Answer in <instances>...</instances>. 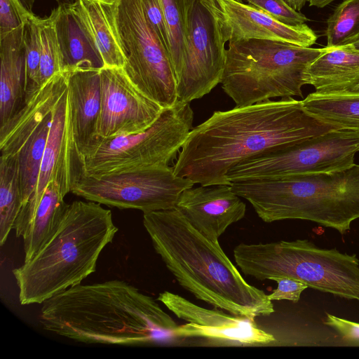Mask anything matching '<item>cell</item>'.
<instances>
[{
  "mask_svg": "<svg viewBox=\"0 0 359 359\" xmlns=\"http://www.w3.org/2000/svg\"><path fill=\"white\" fill-rule=\"evenodd\" d=\"M290 7L297 11H300L307 0H284Z\"/></svg>",
  "mask_w": 359,
  "mask_h": 359,
  "instance_id": "8d00e7d4",
  "label": "cell"
},
{
  "mask_svg": "<svg viewBox=\"0 0 359 359\" xmlns=\"http://www.w3.org/2000/svg\"><path fill=\"white\" fill-rule=\"evenodd\" d=\"M325 50L265 39L229 41L222 88L237 107L302 97L306 70Z\"/></svg>",
  "mask_w": 359,
  "mask_h": 359,
  "instance_id": "8992f818",
  "label": "cell"
},
{
  "mask_svg": "<svg viewBox=\"0 0 359 359\" xmlns=\"http://www.w3.org/2000/svg\"><path fill=\"white\" fill-rule=\"evenodd\" d=\"M189 103L177 102L163 110L143 132L112 137H98L78 156L80 172L103 175L169 166L193 128Z\"/></svg>",
  "mask_w": 359,
  "mask_h": 359,
  "instance_id": "ba28073f",
  "label": "cell"
},
{
  "mask_svg": "<svg viewBox=\"0 0 359 359\" xmlns=\"http://www.w3.org/2000/svg\"><path fill=\"white\" fill-rule=\"evenodd\" d=\"M43 328L85 343L142 346L177 327L150 296L121 280L72 286L43 302Z\"/></svg>",
  "mask_w": 359,
  "mask_h": 359,
  "instance_id": "7a4b0ae2",
  "label": "cell"
},
{
  "mask_svg": "<svg viewBox=\"0 0 359 359\" xmlns=\"http://www.w3.org/2000/svg\"><path fill=\"white\" fill-rule=\"evenodd\" d=\"M21 4L30 13H32V8L35 0H19Z\"/></svg>",
  "mask_w": 359,
  "mask_h": 359,
  "instance_id": "f35d334b",
  "label": "cell"
},
{
  "mask_svg": "<svg viewBox=\"0 0 359 359\" xmlns=\"http://www.w3.org/2000/svg\"><path fill=\"white\" fill-rule=\"evenodd\" d=\"M141 2L148 21L169 53V37L162 1L141 0Z\"/></svg>",
  "mask_w": 359,
  "mask_h": 359,
  "instance_id": "836d02e7",
  "label": "cell"
},
{
  "mask_svg": "<svg viewBox=\"0 0 359 359\" xmlns=\"http://www.w3.org/2000/svg\"><path fill=\"white\" fill-rule=\"evenodd\" d=\"M175 208L204 236L219 243L232 224L242 219L246 205L231 184L201 185L184 190Z\"/></svg>",
  "mask_w": 359,
  "mask_h": 359,
  "instance_id": "9a60e30c",
  "label": "cell"
},
{
  "mask_svg": "<svg viewBox=\"0 0 359 359\" xmlns=\"http://www.w3.org/2000/svg\"><path fill=\"white\" fill-rule=\"evenodd\" d=\"M23 204L17 154L0 157V245L8 237Z\"/></svg>",
  "mask_w": 359,
  "mask_h": 359,
  "instance_id": "4316f807",
  "label": "cell"
},
{
  "mask_svg": "<svg viewBox=\"0 0 359 359\" xmlns=\"http://www.w3.org/2000/svg\"><path fill=\"white\" fill-rule=\"evenodd\" d=\"M157 300L188 322L177 326L173 337L217 339L244 344H266L276 340L273 334L259 329L253 319L205 309L168 291L160 293Z\"/></svg>",
  "mask_w": 359,
  "mask_h": 359,
  "instance_id": "5bb4252c",
  "label": "cell"
},
{
  "mask_svg": "<svg viewBox=\"0 0 359 359\" xmlns=\"http://www.w3.org/2000/svg\"><path fill=\"white\" fill-rule=\"evenodd\" d=\"M39 25L41 43L40 82L42 86L62 72L57 39L50 16L39 18Z\"/></svg>",
  "mask_w": 359,
  "mask_h": 359,
  "instance_id": "4dcf8cb0",
  "label": "cell"
},
{
  "mask_svg": "<svg viewBox=\"0 0 359 359\" xmlns=\"http://www.w3.org/2000/svg\"><path fill=\"white\" fill-rule=\"evenodd\" d=\"M57 1H60V0H57ZM79 1V0H74V1Z\"/></svg>",
  "mask_w": 359,
  "mask_h": 359,
  "instance_id": "7bdbcfd3",
  "label": "cell"
},
{
  "mask_svg": "<svg viewBox=\"0 0 359 359\" xmlns=\"http://www.w3.org/2000/svg\"><path fill=\"white\" fill-rule=\"evenodd\" d=\"M236 264L259 280L286 276L311 287L359 302V259L355 254L321 248L307 239L241 243L233 249Z\"/></svg>",
  "mask_w": 359,
  "mask_h": 359,
  "instance_id": "52a82bcc",
  "label": "cell"
},
{
  "mask_svg": "<svg viewBox=\"0 0 359 359\" xmlns=\"http://www.w3.org/2000/svg\"><path fill=\"white\" fill-rule=\"evenodd\" d=\"M326 48L351 45L359 40V0H344L327 20Z\"/></svg>",
  "mask_w": 359,
  "mask_h": 359,
  "instance_id": "f1b7e54d",
  "label": "cell"
},
{
  "mask_svg": "<svg viewBox=\"0 0 359 359\" xmlns=\"http://www.w3.org/2000/svg\"><path fill=\"white\" fill-rule=\"evenodd\" d=\"M50 16L57 39L62 72L105 67L78 1L60 4Z\"/></svg>",
  "mask_w": 359,
  "mask_h": 359,
  "instance_id": "ac0fdd59",
  "label": "cell"
},
{
  "mask_svg": "<svg viewBox=\"0 0 359 359\" xmlns=\"http://www.w3.org/2000/svg\"><path fill=\"white\" fill-rule=\"evenodd\" d=\"M324 323L334 330L344 342L359 346V323L327 313Z\"/></svg>",
  "mask_w": 359,
  "mask_h": 359,
  "instance_id": "d590c367",
  "label": "cell"
},
{
  "mask_svg": "<svg viewBox=\"0 0 359 359\" xmlns=\"http://www.w3.org/2000/svg\"><path fill=\"white\" fill-rule=\"evenodd\" d=\"M359 132L337 128L240 162L226 174L229 182L328 172L355 165Z\"/></svg>",
  "mask_w": 359,
  "mask_h": 359,
  "instance_id": "30bf717a",
  "label": "cell"
},
{
  "mask_svg": "<svg viewBox=\"0 0 359 359\" xmlns=\"http://www.w3.org/2000/svg\"><path fill=\"white\" fill-rule=\"evenodd\" d=\"M302 101L304 109L316 118L336 127L359 132V93H312Z\"/></svg>",
  "mask_w": 359,
  "mask_h": 359,
  "instance_id": "d4e9b609",
  "label": "cell"
},
{
  "mask_svg": "<svg viewBox=\"0 0 359 359\" xmlns=\"http://www.w3.org/2000/svg\"><path fill=\"white\" fill-rule=\"evenodd\" d=\"M335 0H307L310 6L324 8Z\"/></svg>",
  "mask_w": 359,
  "mask_h": 359,
  "instance_id": "74e56055",
  "label": "cell"
},
{
  "mask_svg": "<svg viewBox=\"0 0 359 359\" xmlns=\"http://www.w3.org/2000/svg\"><path fill=\"white\" fill-rule=\"evenodd\" d=\"M29 13L19 0H0V35L23 26Z\"/></svg>",
  "mask_w": 359,
  "mask_h": 359,
  "instance_id": "d6a6232c",
  "label": "cell"
},
{
  "mask_svg": "<svg viewBox=\"0 0 359 359\" xmlns=\"http://www.w3.org/2000/svg\"><path fill=\"white\" fill-rule=\"evenodd\" d=\"M304 81L319 93L351 91L359 83V51L349 45L326 48L309 65Z\"/></svg>",
  "mask_w": 359,
  "mask_h": 359,
  "instance_id": "603a6c76",
  "label": "cell"
},
{
  "mask_svg": "<svg viewBox=\"0 0 359 359\" xmlns=\"http://www.w3.org/2000/svg\"><path fill=\"white\" fill-rule=\"evenodd\" d=\"M250 4L276 20L290 25L305 24L308 18L290 7L284 0H246Z\"/></svg>",
  "mask_w": 359,
  "mask_h": 359,
  "instance_id": "1f68e13d",
  "label": "cell"
},
{
  "mask_svg": "<svg viewBox=\"0 0 359 359\" xmlns=\"http://www.w3.org/2000/svg\"><path fill=\"white\" fill-rule=\"evenodd\" d=\"M67 93L73 140L78 156L99 137L100 69L67 72Z\"/></svg>",
  "mask_w": 359,
  "mask_h": 359,
  "instance_id": "d6986e66",
  "label": "cell"
},
{
  "mask_svg": "<svg viewBox=\"0 0 359 359\" xmlns=\"http://www.w3.org/2000/svg\"><path fill=\"white\" fill-rule=\"evenodd\" d=\"M115 22L131 83L163 109L177 102L168 52L148 21L141 0H117Z\"/></svg>",
  "mask_w": 359,
  "mask_h": 359,
  "instance_id": "9c48e42d",
  "label": "cell"
},
{
  "mask_svg": "<svg viewBox=\"0 0 359 359\" xmlns=\"http://www.w3.org/2000/svg\"><path fill=\"white\" fill-rule=\"evenodd\" d=\"M52 120L53 111L40 123L17 153L23 204L36 191Z\"/></svg>",
  "mask_w": 359,
  "mask_h": 359,
  "instance_id": "83f0119b",
  "label": "cell"
},
{
  "mask_svg": "<svg viewBox=\"0 0 359 359\" xmlns=\"http://www.w3.org/2000/svg\"><path fill=\"white\" fill-rule=\"evenodd\" d=\"M351 91L359 93V83L355 88H353Z\"/></svg>",
  "mask_w": 359,
  "mask_h": 359,
  "instance_id": "60d3db41",
  "label": "cell"
},
{
  "mask_svg": "<svg viewBox=\"0 0 359 359\" xmlns=\"http://www.w3.org/2000/svg\"><path fill=\"white\" fill-rule=\"evenodd\" d=\"M229 41L215 0H199L191 19L183 66L176 79L177 102L190 103L220 83Z\"/></svg>",
  "mask_w": 359,
  "mask_h": 359,
  "instance_id": "7c38bea8",
  "label": "cell"
},
{
  "mask_svg": "<svg viewBox=\"0 0 359 359\" xmlns=\"http://www.w3.org/2000/svg\"><path fill=\"white\" fill-rule=\"evenodd\" d=\"M101 111L98 135L112 137L141 133L149 128L164 109L142 93L123 69H100Z\"/></svg>",
  "mask_w": 359,
  "mask_h": 359,
  "instance_id": "4fadbf2b",
  "label": "cell"
},
{
  "mask_svg": "<svg viewBox=\"0 0 359 359\" xmlns=\"http://www.w3.org/2000/svg\"><path fill=\"white\" fill-rule=\"evenodd\" d=\"M66 90L67 72H60L25 102L23 107L0 128L1 156L17 154L40 123L53 111Z\"/></svg>",
  "mask_w": 359,
  "mask_h": 359,
  "instance_id": "44dd1931",
  "label": "cell"
},
{
  "mask_svg": "<svg viewBox=\"0 0 359 359\" xmlns=\"http://www.w3.org/2000/svg\"><path fill=\"white\" fill-rule=\"evenodd\" d=\"M352 48L359 51V40L349 45Z\"/></svg>",
  "mask_w": 359,
  "mask_h": 359,
  "instance_id": "ab89813d",
  "label": "cell"
},
{
  "mask_svg": "<svg viewBox=\"0 0 359 359\" xmlns=\"http://www.w3.org/2000/svg\"><path fill=\"white\" fill-rule=\"evenodd\" d=\"M269 280L277 283V288L268 297L270 300H290L297 302L300 299L302 292L308 287V285L297 279L286 276H272Z\"/></svg>",
  "mask_w": 359,
  "mask_h": 359,
  "instance_id": "e575fe53",
  "label": "cell"
},
{
  "mask_svg": "<svg viewBox=\"0 0 359 359\" xmlns=\"http://www.w3.org/2000/svg\"><path fill=\"white\" fill-rule=\"evenodd\" d=\"M118 227L100 203H67L53 235L30 259L12 271L22 305L43 304L94 273Z\"/></svg>",
  "mask_w": 359,
  "mask_h": 359,
  "instance_id": "277c9868",
  "label": "cell"
},
{
  "mask_svg": "<svg viewBox=\"0 0 359 359\" xmlns=\"http://www.w3.org/2000/svg\"><path fill=\"white\" fill-rule=\"evenodd\" d=\"M24 25L0 35V128L25 104Z\"/></svg>",
  "mask_w": 359,
  "mask_h": 359,
  "instance_id": "7402d4cb",
  "label": "cell"
},
{
  "mask_svg": "<svg viewBox=\"0 0 359 359\" xmlns=\"http://www.w3.org/2000/svg\"><path fill=\"white\" fill-rule=\"evenodd\" d=\"M334 129L292 97L215 111L189 133L174 173L203 186L231 184L226 174L240 162Z\"/></svg>",
  "mask_w": 359,
  "mask_h": 359,
  "instance_id": "6da1fadb",
  "label": "cell"
},
{
  "mask_svg": "<svg viewBox=\"0 0 359 359\" xmlns=\"http://www.w3.org/2000/svg\"><path fill=\"white\" fill-rule=\"evenodd\" d=\"M55 180L46 186L41 198L22 205L14 225L16 237L23 239L25 261L30 259L53 235L67 203Z\"/></svg>",
  "mask_w": 359,
  "mask_h": 359,
  "instance_id": "ffe728a7",
  "label": "cell"
},
{
  "mask_svg": "<svg viewBox=\"0 0 359 359\" xmlns=\"http://www.w3.org/2000/svg\"><path fill=\"white\" fill-rule=\"evenodd\" d=\"M161 1L168 32L169 55L176 81L185 57L191 16L199 0Z\"/></svg>",
  "mask_w": 359,
  "mask_h": 359,
  "instance_id": "484cf974",
  "label": "cell"
},
{
  "mask_svg": "<svg viewBox=\"0 0 359 359\" xmlns=\"http://www.w3.org/2000/svg\"><path fill=\"white\" fill-rule=\"evenodd\" d=\"M258 217L270 223L309 220L341 234L359 218V165L345 170L231 182Z\"/></svg>",
  "mask_w": 359,
  "mask_h": 359,
  "instance_id": "5b68a950",
  "label": "cell"
},
{
  "mask_svg": "<svg viewBox=\"0 0 359 359\" xmlns=\"http://www.w3.org/2000/svg\"><path fill=\"white\" fill-rule=\"evenodd\" d=\"M39 18L30 13L24 25L26 61L25 102L41 86L40 82L41 43Z\"/></svg>",
  "mask_w": 359,
  "mask_h": 359,
  "instance_id": "f546056e",
  "label": "cell"
},
{
  "mask_svg": "<svg viewBox=\"0 0 359 359\" xmlns=\"http://www.w3.org/2000/svg\"><path fill=\"white\" fill-rule=\"evenodd\" d=\"M194 184L165 166L103 175L79 172L71 192L87 201L145 213L175 208L181 193Z\"/></svg>",
  "mask_w": 359,
  "mask_h": 359,
  "instance_id": "8fae6325",
  "label": "cell"
},
{
  "mask_svg": "<svg viewBox=\"0 0 359 359\" xmlns=\"http://www.w3.org/2000/svg\"><path fill=\"white\" fill-rule=\"evenodd\" d=\"M215 1L229 41L265 39L311 47L317 41V35L306 23L286 25L250 4L236 0Z\"/></svg>",
  "mask_w": 359,
  "mask_h": 359,
  "instance_id": "2e32d148",
  "label": "cell"
},
{
  "mask_svg": "<svg viewBox=\"0 0 359 359\" xmlns=\"http://www.w3.org/2000/svg\"><path fill=\"white\" fill-rule=\"evenodd\" d=\"M117 0H79L81 12L94 36L105 67L126 64L115 22Z\"/></svg>",
  "mask_w": 359,
  "mask_h": 359,
  "instance_id": "cb8c5ba5",
  "label": "cell"
},
{
  "mask_svg": "<svg viewBox=\"0 0 359 359\" xmlns=\"http://www.w3.org/2000/svg\"><path fill=\"white\" fill-rule=\"evenodd\" d=\"M236 1L243 2V1H244V0H236Z\"/></svg>",
  "mask_w": 359,
  "mask_h": 359,
  "instance_id": "b9f144b4",
  "label": "cell"
},
{
  "mask_svg": "<svg viewBox=\"0 0 359 359\" xmlns=\"http://www.w3.org/2000/svg\"><path fill=\"white\" fill-rule=\"evenodd\" d=\"M143 226L167 269L196 299L253 320L274 312L268 294L249 284L219 243L198 231L176 208L143 213Z\"/></svg>",
  "mask_w": 359,
  "mask_h": 359,
  "instance_id": "3957f363",
  "label": "cell"
},
{
  "mask_svg": "<svg viewBox=\"0 0 359 359\" xmlns=\"http://www.w3.org/2000/svg\"><path fill=\"white\" fill-rule=\"evenodd\" d=\"M79 172L67 90L53 111V120L34 195L27 202L38 201L48 184L55 180L66 196L71 192ZM27 203V202H26Z\"/></svg>",
  "mask_w": 359,
  "mask_h": 359,
  "instance_id": "e0dca14e",
  "label": "cell"
}]
</instances>
